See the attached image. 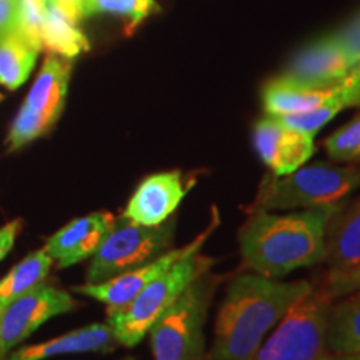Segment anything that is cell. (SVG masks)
<instances>
[{
  "label": "cell",
  "instance_id": "cell-14",
  "mask_svg": "<svg viewBox=\"0 0 360 360\" xmlns=\"http://www.w3.org/2000/svg\"><path fill=\"white\" fill-rule=\"evenodd\" d=\"M70 74L72 64L69 58L49 53L24 102V107L39 115L49 129L56 125L65 107Z\"/></svg>",
  "mask_w": 360,
  "mask_h": 360
},
{
  "label": "cell",
  "instance_id": "cell-24",
  "mask_svg": "<svg viewBox=\"0 0 360 360\" xmlns=\"http://www.w3.org/2000/svg\"><path fill=\"white\" fill-rule=\"evenodd\" d=\"M323 147L330 159L337 162L360 160V112L349 124L342 125L323 141Z\"/></svg>",
  "mask_w": 360,
  "mask_h": 360
},
{
  "label": "cell",
  "instance_id": "cell-26",
  "mask_svg": "<svg viewBox=\"0 0 360 360\" xmlns=\"http://www.w3.org/2000/svg\"><path fill=\"white\" fill-rule=\"evenodd\" d=\"M45 19V2L42 0H20L19 32L34 47L42 51V25Z\"/></svg>",
  "mask_w": 360,
  "mask_h": 360
},
{
  "label": "cell",
  "instance_id": "cell-34",
  "mask_svg": "<svg viewBox=\"0 0 360 360\" xmlns=\"http://www.w3.org/2000/svg\"><path fill=\"white\" fill-rule=\"evenodd\" d=\"M0 101H2V94H0Z\"/></svg>",
  "mask_w": 360,
  "mask_h": 360
},
{
  "label": "cell",
  "instance_id": "cell-3",
  "mask_svg": "<svg viewBox=\"0 0 360 360\" xmlns=\"http://www.w3.org/2000/svg\"><path fill=\"white\" fill-rule=\"evenodd\" d=\"M359 187L360 160L349 162L347 165L317 162L307 167L302 165L289 175H265L247 212L299 210L340 204Z\"/></svg>",
  "mask_w": 360,
  "mask_h": 360
},
{
  "label": "cell",
  "instance_id": "cell-30",
  "mask_svg": "<svg viewBox=\"0 0 360 360\" xmlns=\"http://www.w3.org/2000/svg\"><path fill=\"white\" fill-rule=\"evenodd\" d=\"M22 225H24L22 219H15L0 227V262H2L8 252L12 250V247L17 240V236H19L22 231Z\"/></svg>",
  "mask_w": 360,
  "mask_h": 360
},
{
  "label": "cell",
  "instance_id": "cell-13",
  "mask_svg": "<svg viewBox=\"0 0 360 360\" xmlns=\"http://www.w3.org/2000/svg\"><path fill=\"white\" fill-rule=\"evenodd\" d=\"M114 222V215L103 210L84 215L49 237L44 249L58 269L70 267L96 254Z\"/></svg>",
  "mask_w": 360,
  "mask_h": 360
},
{
  "label": "cell",
  "instance_id": "cell-15",
  "mask_svg": "<svg viewBox=\"0 0 360 360\" xmlns=\"http://www.w3.org/2000/svg\"><path fill=\"white\" fill-rule=\"evenodd\" d=\"M115 344L114 334L107 323H90L87 327L77 328L42 344L27 345V347L13 350L0 360H45L69 354H107L114 350Z\"/></svg>",
  "mask_w": 360,
  "mask_h": 360
},
{
  "label": "cell",
  "instance_id": "cell-23",
  "mask_svg": "<svg viewBox=\"0 0 360 360\" xmlns=\"http://www.w3.org/2000/svg\"><path fill=\"white\" fill-rule=\"evenodd\" d=\"M84 17L96 13H110L127 20L129 32L135 29L150 13L160 8L154 0H84Z\"/></svg>",
  "mask_w": 360,
  "mask_h": 360
},
{
  "label": "cell",
  "instance_id": "cell-9",
  "mask_svg": "<svg viewBox=\"0 0 360 360\" xmlns=\"http://www.w3.org/2000/svg\"><path fill=\"white\" fill-rule=\"evenodd\" d=\"M219 219L217 215H214L212 224L200 233L199 237L193 238L191 244L186 247H180V249L165 250L164 254H160L159 257L148 260L147 264L141 265V267H135L127 272L119 274V276L109 278V281L101 282V283H82V285H75L74 292H77L80 295L90 297V299H96L98 302L107 305V312L122 307L130 300L134 299L139 292L146 289L150 282H154L157 277H160L162 274L167 272L175 262H179L180 259L187 257V255L195 254L200 250V247L204 245V242L209 238L210 232L217 227Z\"/></svg>",
  "mask_w": 360,
  "mask_h": 360
},
{
  "label": "cell",
  "instance_id": "cell-28",
  "mask_svg": "<svg viewBox=\"0 0 360 360\" xmlns=\"http://www.w3.org/2000/svg\"><path fill=\"white\" fill-rule=\"evenodd\" d=\"M340 47L344 49L355 67L360 65V11L345 22L340 29L330 32Z\"/></svg>",
  "mask_w": 360,
  "mask_h": 360
},
{
  "label": "cell",
  "instance_id": "cell-4",
  "mask_svg": "<svg viewBox=\"0 0 360 360\" xmlns=\"http://www.w3.org/2000/svg\"><path fill=\"white\" fill-rule=\"evenodd\" d=\"M217 282L207 270L157 319L148 330L155 360H205L204 327Z\"/></svg>",
  "mask_w": 360,
  "mask_h": 360
},
{
  "label": "cell",
  "instance_id": "cell-21",
  "mask_svg": "<svg viewBox=\"0 0 360 360\" xmlns=\"http://www.w3.org/2000/svg\"><path fill=\"white\" fill-rule=\"evenodd\" d=\"M53 260L45 249L35 250L22 259L6 277L0 281V310L8 305L12 300L19 299L40 283L45 282L51 272Z\"/></svg>",
  "mask_w": 360,
  "mask_h": 360
},
{
  "label": "cell",
  "instance_id": "cell-5",
  "mask_svg": "<svg viewBox=\"0 0 360 360\" xmlns=\"http://www.w3.org/2000/svg\"><path fill=\"white\" fill-rule=\"evenodd\" d=\"M212 264V259H207L199 252L187 255L148 283L130 302L107 312V326L110 327L117 344L124 347L141 344L157 319L197 277L210 270Z\"/></svg>",
  "mask_w": 360,
  "mask_h": 360
},
{
  "label": "cell",
  "instance_id": "cell-16",
  "mask_svg": "<svg viewBox=\"0 0 360 360\" xmlns=\"http://www.w3.org/2000/svg\"><path fill=\"white\" fill-rule=\"evenodd\" d=\"M328 270L347 269L360 262V195L342 202L328 220L326 260Z\"/></svg>",
  "mask_w": 360,
  "mask_h": 360
},
{
  "label": "cell",
  "instance_id": "cell-6",
  "mask_svg": "<svg viewBox=\"0 0 360 360\" xmlns=\"http://www.w3.org/2000/svg\"><path fill=\"white\" fill-rule=\"evenodd\" d=\"M175 229V215L160 225H141L125 217L115 219L112 229L92 255L85 282H105L159 257L169 250Z\"/></svg>",
  "mask_w": 360,
  "mask_h": 360
},
{
  "label": "cell",
  "instance_id": "cell-1",
  "mask_svg": "<svg viewBox=\"0 0 360 360\" xmlns=\"http://www.w3.org/2000/svg\"><path fill=\"white\" fill-rule=\"evenodd\" d=\"M310 289L307 281L281 282L240 274L225 292L207 360H254L269 332Z\"/></svg>",
  "mask_w": 360,
  "mask_h": 360
},
{
  "label": "cell",
  "instance_id": "cell-7",
  "mask_svg": "<svg viewBox=\"0 0 360 360\" xmlns=\"http://www.w3.org/2000/svg\"><path fill=\"white\" fill-rule=\"evenodd\" d=\"M332 302L322 285H312L262 342L254 360H322L328 354L326 330Z\"/></svg>",
  "mask_w": 360,
  "mask_h": 360
},
{
  "label": "cell",
  "instance_id": "cell-32",
  "mask_svg": "<svg viewBox=\"0 0 360 360\" xmlns=\"http://www.w3.org/2000/svg\"><path fill=\"white\" fill-rule=\"evenodd\" d=\"M322 360H360V355H335L327 354Z\"/></svg>",
  "mask_w": 360,
  "mask_h": 360
},
{
  "label": "cell",
  "instance_id": "cell-2",
  "mask_svg": "<svg viewBox=\"0 0 360 360\" xmlns=\"http://www.w3.org/2000/svg\"><path fill=\"white\" fill-rule=\"evenodd\" d=\"M340 204L299 209L289 214H274L272 210L249 212V219L238 232L242 260L255 274L270 278L323 262L328 220Z\"/></svg>",
  "mask_w": 360,
  "mask_h": 360
},
{
  "label": "cell",
  "instance_id": "cell-19",
  "mask_svg": "<svg viewBox=\"0 0 360 360\" xmlns=\"http://www.w3.org/2000/svg\"><path fill=\"white\" fill-rule=\"evenodd\" d=\"M349 107H360V65L349 75L340 87L334 94V97L328 98L327 102L321 103L315 109L304 112V114H292L278 117L282 124L292 127L300 132L314 135L327 125L337 114Z\"/></svg>",
  "mask_w": 360,
  "mask_h": 360
},
{
  "label": "cell",
  "instance_id": "cell-22",
  "mask_svg": "<svg viewBox=\"0 0 360 360\" xmlns=\"http://www.w3.org/2000/svg\"><path fill=\"white\" fill-rule=\"evenodd\" d=\"M39 52L17 30L0 40V85L8 90L19 89L29 79Z\"/></svg>",
  "mask_w": 360,
  "mask_h": 360
},
{
  "label": "cell",
  "instance_id": "cell-12",
  "mask_svg": "<svg viewBox=\"0 0 360 360\" xmlns=\"http://www.w3.org/2000/svg\"><path fill=\"white\" fill-rule=\"evenodd\" d=\"M187 191L180 170L148 175L134 191L122 217L141 225H160L175 214Z\"/></svg>",
  "mask_w": 360,
  "mask_h": 360
},
{
  "label": "cell",
  "instance_id": "cell-11",
  "mask_svg": "<svg viewBox=\"0 0 360 360\" xmlns=\"http://www.w3.org/2000/svg\"><path fill=\"white\" fill-rule=\"evenodd\" d=\"M252 142L270 174L289 175L314 155V135L287 127L276 115H265L254 125Z\"/></svg>",
  "mask_w": 360,
  "mask_h": 360
},
{
  "label": "cell",
  "instance_id": "cell-35",
  "mask_svg": "<svg viewBox=\"0 0 360 360\" xmlns=\"http://www.w3.org/2000/svg\"><path fill=\"white\" fill-rule=\"evenodd\" d=\"M42 2H45V0H42Z\"/></svg>",
  "mask_w": 360,
  "mask_h": 360
},
{
  "label": "cell",
  "instance_id": "cell-27",
  "mask_svg": "<svg viewBox=\"0 0 360 360\" xmlns=\"http://www.w3.org/2000/svg\"><path fill=\"white\" fill-rule=\"evenodd\" d=\"M322 289L332 300L360 290V262L347 269L328 270L322 281Z\"/></svg>",
  "mask_w": 360,
  "mask_h": 360
},
{
  "label": "cell",
  "instance_id": "cell-33",
  "mask_svg": "<svg viewBox=\"0 0 360 360\" xmlns=\"http://www.w3.org/2000/svg\"><path fill=\"white\" fill-rule=\"evenodd\" d=\"M122 360H137L135 357H132V355H129V357H124Z\"/></svg>",
  "mask_w": 360,
  "mask_h": 360
},
{
  "label": "cell",
  "instance_id": "cell-10",
  "mask_svg": "<svg viewBox=\"0 0 360 360\" xmlns=\"http://www.w3.org/2000/svg\"><path fill=\"white\" fill-rule=\"evenodd\" d=\"M355 69L340 44L327 34L297 52L278 79L305 89H330L344 82Z\"/></svg>",
  "mask_w": 360,
  "mask_h": 360
},
{
  "label": "cell",
  "instance_id": "cell-8",
  "mask_svg": "<svg viewBox=\"0 0 360 360\" xmlns=\"http://www.w3.org/2000/svg\"><path fill=\"white\" fill-rule=\"evenodd\" d=\"M77 305L69 292L40 283L0 310V359L34 334L45 322Z\"/></svg>",
  "mask_w": 360,
  "mask_h": 360
},
{
  "label": "cell",
  "instance_id": "cell-17",
  "mask_svg": "<svg viewBox=\"0 0 360 360\" xmlns=\"http://www.w3.org/2000/svg\"><path fill=\"white\" fill-rule=\"evenodd\" d=\"M327 352L360 355V290L332 302L326 330Z\"/></svg>",
  "mask_w": 360,
  "mask_h": 360
},
{
  "label": "cell",
  "instance_id": "cell-25",
  "mask_svg": "<svg viewBox=\"0 0 360 360\" xmlns=\"http://www.w3.org/2000/svg\"><path fill=\"white\" fill-rule=\"evenodd\" d=\"M47 125L39 115H35L32 110L22 105L19 114L13 119L11 132L7 135V147L8 150H19L20 147L27 146L35 139L42 137L49 132Z\"/></svg>",
  "mask_w": 360,
  "mask_h": 360
},
{
  "label": "cell",
  "instance_id": "cell-20",
  "mask_svg": "<svg viewBox=\"0 0 360 360\" xmlns=\"http://www.w3.org/2000/svg\"><path fill=\"white\" fill-rule=\"evenodd\" d=\"M79 22L62 11L53 0H45L42 49L64 58H75L90 49L89 39L77 27Z\"/></svg>",
  "mask_w": 360,
  "mask_h": 360
},
{
  "label": "cell",
  "instance_id": "cell-29",
  "mask_svg": "<svg viewBox=\"0 0 360 360\" xmlns=\"http://www.w3.org/2000/svg\"><path fill=\"white\" fill-rule=\"evenodd\" d=\"M20 0H0V40L19 29Z\"/></svg>",
  "mask_w": 360,
  "mask_h": 360
},
{
  "label": "cell",
  "instance_id": "cell-18",
  "mask_svg": "<svg viewBox=\"0 0 360 360\" xmlns=\"http://www.w3.org/2000/svg\"><path fill=\"white\" fill-rule=\"evenodd\" d=\"M339 87L340 84L330 89H305L276 77L269 80L262 90L264 110L265 114L276 117L304 114L334 97Z\"/></svg>",
  "mask_w": 360,
  "mask_h": 360
},
{
  "label": "cell",
  "instance_id": "cell-31",
  "mask_svg": "<svg viewBox=\"0 0 360 360\" xmlns=\"http://www.w3.org/2000/svg\"><path fill=\"white\" fill-rule=\"evenodd\" d=\"M53 2H56L57 6L74 20L80 22V19L84 17V0H53Z\"/></svg>",
  "mask_w": 360,
  "mask_h": 360
}]
</instances>
